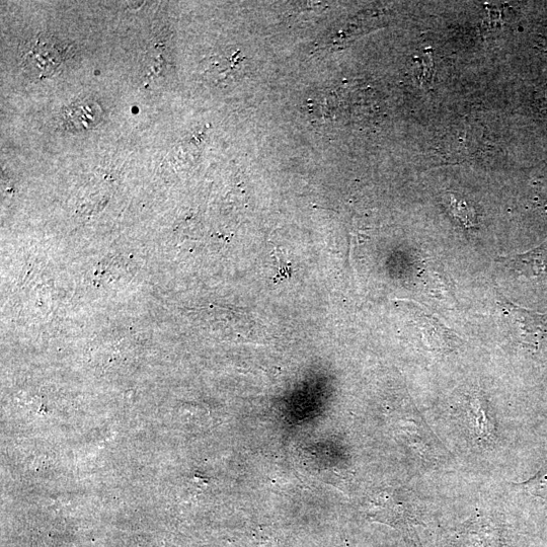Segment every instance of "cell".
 Here are the masks:
<instances>
[{"mask_svg":"<svg viewBox=\"0 0 547 547\" xmlns=\"http://www.w3.org/2000/svg\"><path fill=\"white\" fill-rule=\"evenodd\" d=\"M67 57L62 43L48 34H39L20 46L21 68L34 81L54 75Z\"/></svg>","mask_w":547,"mask_h":547,"instance_id":"6da1fadb","label":"cell"},{"mask_svg":"<svg viewBox=\"0 0 547 547\" xmlns=\"http://www.w3.org/2000/svg\"><path fill=\"white\" fill-rule=\"evenodd\" d=\"M497 304L515 339L536 351L547 338V315L516 305L503 296Z\"/></svg>","mask_w":547,"mask_h":547,"instance_id":"7a4b0ae2","label":"cell"},{"mask_svg":"<svg viewBox=\"0 0 547 547\" xmlns=\"http://www.w3.org/2000/svg\"><path fill=\"white\" fill-rule=\"evenodd\" d=\"M369 516L381 523L407 528L413 513L408 500L397 491H384L374 495L368 504Z\"/></svg>","mask_w":547,"mask_h":547,"instance_id":"3957f363","label":"cell"},{"mask_svg":"<svg viewBox=\"0 0 547 547\" xmlns=\"http://www.w3.org/2000/svg\"><path fill=\"white\" fill-rule=\"evenodd\" d=\"M499 262L517 277L547 290V243L524 254L501 258Z\"/></svg>","mask_w":547,"mask_h":547,"instance_id":"277c9868","label":"cell"},{"mask_svg":"<svg viewBox=\"0 0 547 547\" xmlns=\"http://www.w3.org/2000/svg\"><path fill=\"white\" fill-rule=\"evenodd\" d=\"M466 416L468 425L475 437L484 444H493L497 439V428L492 419L484 395L475 390L466 397Z\"/></svg>","mask_w":547,"mask_h":547,"instance_id":"5b68a950","label":"cell"},{"mask_svg":"<svg viewBox=\"0 0 547 547\" xmlns=\"http://www.w3.org/2000/svg\"><path fill=\"white\" fill-rule=\"evenodd\" d=\"M462 547H501L498 528L483 517L468 521L461 536Z\"/></svg>","mask_w":547,"mask_h":547,"instance_id":"8992f818","label":"cell"},{"mask_svg":"<svg viewBox=\"0 0 547 547\" xmlns=\"http://www.w3.org/2000/svg\"><path fill=\"white\" fill-rule=\"evenodd\" d=\"M243 59L240 51L214 56L207 62L206 74L217 85L232 82L237 72L242 69Z\"/></svg>","mask_w":547,"mask_h":547,"instance_id":"52a82bcc","label":"cell"},{"mask_svg":"<svg viewBox=\"0 0 547 547\" xmlns=\"http://www.w3.org/2000/svg\"><path fill=\"white\" fill-rule=\"evenodd\" d=\"M448 207L453 216L466 228H472L477 224L476 212L464 199L454 194L449 195Z\"/></svg>","mask_w":547,"mask_h":547,"instance_id":"ba28073f","label":"cell"},{"mask_svg":"<svg viewBox=\"0 0 547 547\" xmlns=\"http://www.w3.org/2000/svg\"><path fill=\"white\" fill-rule=\"evenodd\" d=\"M519 486L533 497L547 499V465L543 466L534 477Z\"/></svg>","mask_w":547,"mask_h":547,"instance_id":"9c48e42d","label":"cell"},{"mask_svg":"<svg viewBox=\"0 0 547 547\" xmlns=\"http://www.w3.org/2000/svg\"><path fill=\"white\" fill-rule=\"evenodd\" d=\"M407 542L409 544V547H420L418 545V539L412 536V532L410 530H407Z\"/></svg>","mask_w":547,"mask_h":547,"instance_id":"30bf717a","label":"cell"},{"mask_svg":"<svg viewBox=\"0 0 547 547\" xmlns=\"http://www.w3.org/2000/svg\"><path fill=\"white\" fill-rule=\"evenodd\" d=\"M542 94H543V99H544V103L547 104V85L546 87L544 88V90L542 91Z\"/></svg>","mask_w":547,"mask_h":547,"instance_id":"8fae6325","label":"cell"}]
</instances>
